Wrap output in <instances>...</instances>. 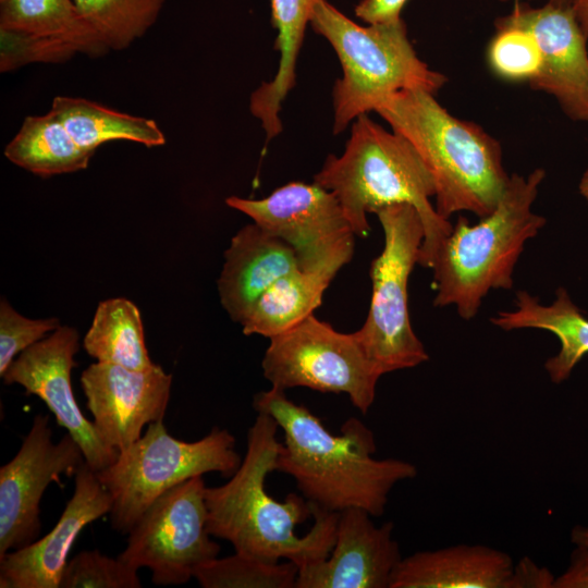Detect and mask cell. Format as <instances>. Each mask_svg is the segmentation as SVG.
Returning <instances> with one entry per match:
<instances>
[{"label": "cell", "instance_id": "obj_23", "mask_svg": "<svg viewBox=\"0 0 588 588\" xmlns=\"http://www.w3.org/2000/svg\"><path fill=\"white\" fill-rule=\"evenodd\" d=\"M50 111L79 147L93 152L115 139L136 142L148 148L166 144V136L155 120L120 112L85 98L58 96Z\"/></svg>", "mask_w": 588, "mask_h": 588}, {"label": "cell", "instance_id": "obj_36", "mask_svg": "<svg viewBox=\"0 0 588 588\" xmlns=\"http://www.w3.org/2000/svg\"><path fill=\"white\" fill-rule=\"evenodd\" d=\"M572 542L575 546L588 547V526H576L571 534Z\"/></svg>", "mask_w": 588, "mask_h": 588}, {"label": "cell", "instance_id": "obj_15", "mask_svg": "<svg viewBox=\"0 0 588 588\" xmlns=\"http://www.w3.org/2000/svg\"><path fill=\"white\" fill-rule=\"evenodd\" d=\"M79 335L72 327H60L23 351L2 375L5 384L17 383L38 396L82 449L85 462L99 471L111 465L119 452L99 436L82 413L71 385Z\"/></svg>", "mask_w": 588, "mask_h": 588}, {"label": "cell", "instance_id": "obj_12", "mask_svg": "<svg viewBox=\"0 0 588 588\" xmlns=\"http://www.w3.org/2000/svg\"><path fill=\"white\" fill-rule=\"evenodd\" d=\"M85 462L70 433L52 441L49 416L36 415L15 456L0 468V558L38 539L40 501L51 482L60 486Z\"/></svg>", "mask_w": 588, "mask_h": 588}, {"label": "cell", "instance_id": "obj_32", "mask_svg": "<svg viewBox=\"0 0 588 588\" xmlns=\"http://www.w3.org/2000/svg\"><path fill=\"white\" fill-rule=\"evenodd\" d=\"M407 0H362L355 7V14L369 25L395 23L401 20V11Z\"/></svg>", "mask_w": 588, "mask_h": 588}, {"label": "cell", "instance_id": "obj_29", "mask_svg": "<svg viewBox=\"0 0 588 588\" xmlns=\"http://www.w3.org/2000/svg\"><path fill=\"white\" fill-rule=\"evenodd\" d=\"M487 62L492 73L507 82H531L541 68L540 47L528 30L514 25H498L487 46Z\"/></svg>", "mask_w": 588, "mask_h": 588}, {"label": "cell", "instance_id": "obj_35", "mask_svg": "<svg viewBox=\"0 0 588 588\" xmlns=\"http://www.w3.org/2000/svg\"><path fill=\"white\" fill-rule=\"evenodd\" d=\"M571 7L588 39V0H572Z\"/></svg>", "mask_w": 588, "mask_h": 588}, {"label": "cell", "instance_id": "obj_9", "mask_svg": "<svg viewBox=\"0 0 588 588\" xmlns=\"http://www.w3.org/2000/svg\"><path fill=\"white\" fill-rule=\"evenodd\" d=\"M269 340L261 367L271 387L345 393L362 414L369 411L381 375L354 332H339L311 314Z\"/></svg>", "mask_w": 588, "mask_h": 588}, {"label": "cell", "instance_id": "obj_26", "mask_svg": "<svg viewBox=\"0 0 588 588\" xmlns=\"http://www.w3.org/2000/svg\"><path fill=\"white\" fill-rule=\"evenodd\" d=\"M83 345L100 363L134 370L155 365L147 351L140 313L126 298H109L98 304Z\"/></svg>", "mask_w": 588, "mask_h": 588}, {"label": "cell", "instance_id": "obj_6", "mask_svg": "<svg viewBox=\"0 0 588 588\" xmlns=\"http://www.w3.org/2000/svg\"><path fill=\"white\" fill-rule=\"evenodd\" d=\"M309 24L330 42L342 66L343 75L333 87L335 135L397 91L424 89L436 95L446 83L444 74L417 56L402 19L364 27L319 0Z\"/></svg>", "mask_w": 588, "mask_h": 588}, {"label": "cell", "instance_id": "obj_10", "mask_svg": "<svg viewBox=\"0 0 588 588\" xmlns=\"http://www.w3.org/2000/svg\"><path fill=\"white\" fill-rule=\"evenodd\" d=\"M225 203L287 243L303 271L336 274L354 255L356 235L339 199L315 182H290L261 199L230 196Z\"/></svg>", "mask_w": 588, "mask_h": 588}, {"label": "cell", "instance_id": "obj_33", "mask_svg": "<svg viewBox=\"0 0 588 588\" xmlns=\"http://www.w3.org/2000/svg\"><path fill=\"white\" fill-rule=\"evenodd\" d=\"M555 577L547 567H540L524 558L514 565L507 588H553Z\"/></svg>", "mask_w": 588, "mask_h": 588}, {"label": "cell", "instance_id": "obj_13", "mask_svg": "<svg viewBox=\"0 0 588 588\" xmlns=\"http://www.w3.org/2000/svg\"><path fill=\"white\" fill-rule=\"evenodd\" d=\"M110 50L73 0H0V71L29 63H63Z\"/></svg>", "mask_w": 588, "mask_h": 588}, {"label": "cell", "instance_id": "obj_27", "mask_svg": "<svg viewBox=\"0 0 588 588\" xmlns=\"http://www.w3.org/2000/svg\"><path fill=\"white\" fill-rule=\"evenodd\" d=\"M109 50H124L156 23L166 0H73Z\"/></svg>", "mask_w": 588, "mask_h": 588}, {"label": "cell", "instance_id": "obj_28", "mask_svg": "<svg viewBox=\"0 0 588 588\" xmlns=\"http://www.w3.org/2000/svg\"><path fill=\"white\" fill-rule=\"evenodd\" d=\"M298 567L236 552L201 564L194 578L204 588H295Z\"/></svg>", "mask_w": 588, "mask_h": 588}, {"label": "cell", "instance_id": "obj_14", "mask_svg": "<svg viewBox=\"0 0 588 588\" xmlns=\"http://www.w3.org/2000/svg\"><path fill=\"white\" fill-rule=\"evenodd\" d=\"M498 25H514L532 34L542 61L529 87L552 96L571 120L588 122V39L572 7L550 1L532 7L515 0L512 10L494 21Z\"/></svg>", "mask_w": 588, "mask_h": 588}, {"label": "cell", "instance_id": "obj_38", "mask_svg": "<svg viewBox=\"0 0 588 588\" xmlns=\"http://www.w3.org/2000/svg\"><path fill=\"white\" fill-rule=\"evenodd\" d=\"M523 1H530V0H523ZM547 1L561 4V5H571L572 3V0H547Z\"/></svg>", "mask_w": 588, "mask_h": 588}, {"label": "cell", "instance_id": "obj_19", "mask_svg": "<svg viewBox=\"0 0 588 588\" xmlns=\"http://www.w3.org/2000/svg\"><path fill=\"white\" fill-rule=\"evenodd\" d=\"M299 269L294 249L253 222L242 228L224 252L218 280L222 307L242 323L260 297L281 277Z\"/></svg>", "mask_w": 588, "mask_h": 588}, {"label": "cell", "instance_id": "obj_8", "mask_svg": "<svg viewBox=\"0 0 588 588\" xmlns=\"http://www.w3.org/2000/svg\"><path fill=\"white\" fill-rule=\"evenodd\" d=\"M384 245L370 266L371 299L367 318L354 332L381 376L413 368L429 359L414 332L408 308V280L418 264L424 225L409 204L378 210Z\"/></svg>", "mask_w": 588, "mask_h": 588}, {"label": "cell", "instance_id": "obj_17", "mask_svg": "<svg viewBox=\"0 0 588 588\" xmlns=\"http://www.w3.org/2000/svg\"><path fill=\"white\" fill-rule=\"evenodd\" d=\"M394 525L376 526L365 510L339 512L330 554L298 568L295 588H389L402 560Z\"/></svg>", "mask_w": 588, "mask_h": 588}, {"label": "cell", "instance_id": "obj_5", "mask_svg": "<svg viewBox=\"0 0 588 588\" xmlns=\"http://www.w3.org/2000/svg\"><path fill=\"white\" fill-rule=\"evenodd\" d=\"M546 171L510 175L497 207L471 224L458 216L440 243L430 269L436 307H455L464 320L473 319L492 290H511L515 266L526 243L546 225L532 210Z\"/></svg>", "mask_w": 588, "mask_h": 588}, {"label": "cell", "instance_id": "obj_20", "mask_svg": "<svg viewBox=\"0 0 588 588\" xmlns=\"http://www.w3.org/2000/svg\"><path fill=\"white\" fill-rule=\"evenodd\" d=\"M512 558L482 544H457L402 558L389 588H507Z\"/></svg>", "mask_w": 588, "mask_h": 588}, {"label": "cell", "instance_id": "obj_2", "mask_svg": "<svg viewBox=\"0 0 588 588\" xmlns=\"http://www.w3.org/2000/svg\"><path fill=\"white\" fill-rule=\"evenodd\" d=\"M254 408L283 430L275 470L292 476L303 497L319 509L357 507L381 516L392 488L417 475L409 462L373 458V432L357 418L350 417L341 433L332 434L307 407L273 387L255 395Z\"/></svg>", "mask_w": 588, "mask_h": 588}, {"label": "cell", "instance_id": "obj_37", "mask_svg": "<svg viewBox=\"0 0 588 588\" xmlns=\"http://www.w3.org/2000/svg\"><path fill=\"white\" fill-rule=\"evenodd\" d=\"M578 191L581 195V197L586 200L588 204V168L584 171L579 184H578Z\"/></svg>", "mask_w": 588, "mask_h": 588}, {"label": "cell", "instance_id": "obj_31", "mask_svg": "<svg viewBox=\"0 0 588 588\" xmlns=\"http://www.w3.org/2000/svg\"><path fill=\"white\" fill-rule=\"evenodd\" d=\"M58 318L29 319L2 297L0 303V376L23 351L60 328Z\"/></svg>", "mask_w": 588, "mask_h": 588}, {"label": "cell", "instance_id": "obj_3", "mask_svg": "<svg viewBox=\"0 0 588 588\" xmlns=\"http://www.w3.org/2000/svg\"><path fill=\"white\" fill-rule=\"evenodd\" d=\"M314 182L334 193L359 237L370 231L368 213L395 204L412 205L424 225L418 258L424 268L430 269L440 243L453 225L439 216L431 203L434 182L414 146L367 113L354 120L343 154L329 155Z\"/></svg>", "mask_w": 588, "mask_h": 588}, {"label": "cell", "instance_id": "obj_4", "mask_svg": "<svg viewBox=\"0 0 588 588\" xmlns=\"http://www.w3.org/2000/svg\"><path fill=\"white\" fill-rule=\"evenodd\" d=\"M375 112L421 157L434 182L440 217L467 211L482 218L493 211L510 179L497 138L451 114L424 89L397 91Z\"/></svg>", "mask_w": 588, "mask_h": 588}, {"label": "cell", "instance_id": "obj_34", "mask_svg": "<svg viewBox=\"0 0 588 588\" xmlns=\"http://www.w3.org/2000/svg\"><path fill=\"white\" fill-rule=\"evenodd\" d=\"M553 588H588V547L576 546L567 568L555 577Z\"/></svg>", "mask_w": 588, "mask_h": 588}, {"label": "cell", "instance_id": "obj_24", "mask_svg": "<svg viewBox=\"0 0 588 588\" xmlns=\"http://www.w3.org/2000/svg\"><path fill=\"white\" fill-rule=\"evenodd\" d=\"M94 155L75 143L52 111L26 117L4 148L8 160L41 177L84 170Z\"/></svg>", "mask_w": 588, "mask_h": 588}, {"label": "cell", "instance_id": "obj_18", "mask_svg": "<svg viewBox=\"0 0 588 588\" xmlns=\"http://www.w3.org/2000/svg\"><path fill=\"white\" fill-rule=\"evenodd\" d=\"M74 492L54 527L28 546L0 558V588H60L69 552L85 526L109 514L112 498L84 462Z\"/></svg>", "mask_w": 588, "mask_h": 588}, {"label": "cell", "instance_id": "obj_7", "mask_svg": "<svg viewBox=\"0 0 588 588\" xmlns=\"http://www.w3.org/2000/svg\"><path fill=\"white\" fill-rule=\"evenodd\" d=\"M241 462L235 439L226 429L213 427L200 440L186 442L172 437L159 420L96 474L112 498V528L128 534L166 491L206 473L231 477Z\"/></svg>", "mask_w": 588, "mask_h": 588}, {"label": "cell", "instance_id": "obj_39", "mask_svg": "<svg viewBox=\"0 0 588 588\" xmlns=\"http://www.w3.org/2000/svg\"><path fill=\"white\" fill-rule=\"evenodd\" d=\"M499 1L506 2V1H510V0H499Z\"/></svg>", "mask_w": 588, "mask_h": 588}, {"label": "cell", "instance_id": "obj_1", "mask_svg": "<svg viewBox=\"0 0 588 588\" xmlns=\"http://www.w3.org/2000/svg\"><path fill=\"white\" fill-rule=\"evenodd\" d=\"M257 413L236 471L222 486L206 487L207 530L232 543L236 552L269 561L285 559L299 568L330 554L339 512L319 509L296 493L282 502L268 494L265 482L275 470L281 442L275 420Z\"/></svg>", "mask_w": 588, "mask_h": 588}, {"label": "cell", "instance_id": "obj_11", "mask_svg": "<svg viewBox=\"0 0 588 588\" xmlns=\"http://www.w3.org/2000/svg\"><path fill=\"white\" fill-rule=\"evenodd\" d=\"M205 490L203 477L196 476L166 491L130 530L118 558L137 569L148 568L155 585L187 583L220 552L206 526Z\"/></svg>", "mask_w": 588, "mask_h": 588}, {"label": "cell", "instance_id": "obj_22", "mask_svg": "<svg viewBox=\"0 0 588 588\" xmlns=\"http://www.w3.org/2000/svg\"><path fill=\"white\" fill-rule=\"evenodd\" d=\"M318 1L271 0L272 24L278 32L274 49L280 52V60L273 79L262 83L249 98V110L261 122L266 143L282 131L279 112L295 85L296 60Z\"/></svg>", "mask_w": 588, "mask_h": 588}, {"label": "cell", "instance_id": "obj_25", "mask_svg": "<svg viewBox=\"0 0 588 588\" xmlns=\"http://www.w3.org/2000/svg\"><path fill=\"white\" fill-rule=\"evenodd\" d=\"M334 277L331 272L301 269L281 277L256 301L241 323L243 333L270 339L293 328L320 306Z\"/></svg>", "mask_w": 588, "mask_h": 588}, {"label": "cell", "instance_id": "obj_30", "mask_svg": "<svg viewBox=\"0 0 588 588\" xmlns=\"http://www.w3.org/2000/svg\"><path fill=\"white\" fill-rule=\"evenodd\" d=\"M138 569L99 550H84L68 561L60 588H139Z\"/></svg>", "mask_w": 588, "mask_h": 588}, {"label": "cell", "instance_id": "obj_21", "mask_svg": "<svg viewBox=\"0 0 588 588\" xmlns=\"http://www.w3.org/2000/svg\"><path fill=\"white\" fill-rule=\"evenodd\" d=\"M490 321L504 331L538 329L554 334L560 341V350L544 363L553 383L567 380L588 354V318L563 286L556 290L554 299L548 305L527 291H517L514 309L499 311Z\"/></svg>", "mask_w": 588, "mask_h": 588}, {"label": "cell", "instance_id": "obj_16", "mask_svg": "<svg viewBox=\"0 0 588 588\" xmlns=\"http://www.w3.org/2000/svg\"><path fill=\"white\" fill-rule=\"evenodd\" d=\"M172 376L159 365L134 370L120 365H89L81 385L101 439L118 452L142 437L150 422L163 420Z\"/></svg>", "mask_w": 588, "mask_h": 588}]
</instances>
